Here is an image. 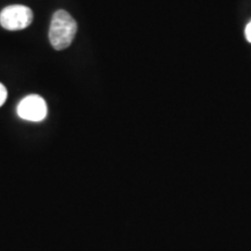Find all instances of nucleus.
<instances>
[{"label": "nucleus", "instance_id": "obj_2", "mask_svg": "<svg viewBox=\"0 0 251 251\" xmlns=\"http://www.w3.org/2000/svg\"><path fill=\"white\" fill-rule=\"evenodd\" d=\"M33 23V12L24 5L7 6L0 13V25L7 30H21Z\"/></svg>", "mask_w": 251, "mask_h": 251}, {"label": "nucleus", "instance_id": "obj_3", "mask_svg": "<svg viewBox=\"0 0 251 251\" xmlns=\"http://www.w3.org/2000/svg\"><path fill=\"white\" fill-rule=\"evenodd\" d=\"M18 115L21 119L31 122L45 120L48 114L46 100L37 94H30L21 100L17 108Z\"/></svg>", "mask_w": 251, "mask_h": 251}, {"label": "nucleus", "instance_id": "obj_1", "mask_svg": "<svg viewBox=\"0 0 251 251\" xmlns=\"http://www.w3.org/2000/svg\"><path fill=\"white\" fill-rule=\"evenodd\" d=\"M77 33V23L64 9L52 15L49 28V40L55 50H64L71 45Z\"/></svg>", "mask_w": 251, "mask_h": 251}, {"label": "nucleus", "instance_id": "obj_4", "mask_svg": "<svg viewBox=\"0 0 251 251\" xmlns=\"http://www.w3.org/2000/svg\"><path fill=\"white\" fill-rule=\"evenodd\" d=\"M6 99H7V90H6V87L0 83V107L4 105Z\"/></svg>", "mask_w": 251, "mask_h": 251}, {"label": "nucleus", "instance_id": "obj_5", "mask_svg": "<svg viewBox=\"0 0 251 251\" xmlns=\"http://www.w3.org/2000/svg\"><path fill=\"white\" fill-rule=\"evenodd\" d=\"M244 33H246V39H247V41H248V42L251 43V21H250L249 24L247 25L246 31H244Z\"/></svg>", "mask_w": 251, "mask_h": 251}]
</instances>
